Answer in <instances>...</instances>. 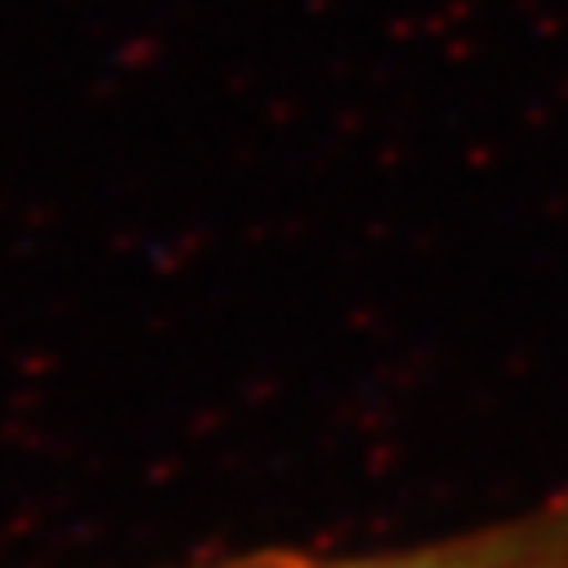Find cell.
I'll list each match as a JSON object with an SVG mask.
<instances>
[{
    "label": "cell",
    "instance_id": "cell-1",
    "mask_svg": "<svg viewBox=\"0 0 568 568\" xmlns=\"http://www.w3.org/2000/svg\"><path fill=\"white\" fill-rule=\"evenodd\" d=\"M180 568H568V484L506 519L412 546L354 550V555L260 550V555L202 559Z\"/></svg>",
    "mask_w": 568,
    "mask_h": 568
}]
</instances>
